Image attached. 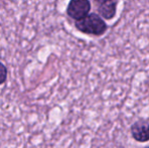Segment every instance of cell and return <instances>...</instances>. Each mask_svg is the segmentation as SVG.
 Instances as JSON below:
<instances>
[{
    "label": "cell",
    "instance_id": "obj_2",
    "mask_svg": "<svg viewBox=\"0 0 149 148\" xmlns=\"http://www.w3.org/2000/svg\"><path fill=\"white\" fill-rule=\"evenodd\" d=\"M89 0H70L67 6V14L75 20H80L88 15L90 10Z\"/></svg>",
    "mask_w": 149,
    "mask_h": 148
},
{
    "label": "cell",
    "instance_id": "obj_1",
    "mask_svg": "<svg viewBox=\"0 0 149 148\" xmlns=\"http://www.w3.org/2000/svg\"><path fill=\"white\" fill-rule=\"evenodd\" d=\"M75 26L78 31L86 35L102 36L107 32V24L100 15L91 13L80 20H76Z\"/></svg>",
    "mask_w": 149,
    "mask_h": 148
},
{
    "label": "cell",
    "instance_id": "obj_4",
    "mask_svg": "<svg viewBox=\"0 0 149 148\" xmlns=\"http://www.w3.org/2000/svg\"><path fill=\"white\" fill-rule=\"evenodd\" d=\"M132 137L138 142H146L149 141V123L136 122L131 127Z\"/></svg>",
    "mask_w": 149,
    "mask_h": 148
},
{
    "label": "cell",
    "instance_id": "obj_6",
    "mask_svg": "<svg viewBox=\"0 0 149 148\" xmlns=\"http://www.w3.org/2000/svg\"><path fill=\"white\" fill-rule=\"evenodd\" d=\"M148 148H149V147H148Z\"/></svg>",
    "mask_w": 149,
    "mask_h": 148
},
{
    "label": "cell",
    "instance_id": "obj_5",
    "mask_svg": "<svg viewBox=\"0 0 149 148\" xmlns=\"http://www.w3.org/2000/svg\"><path fill=\"white\" fill-rule=\"evenodd\" d=\"M6 77H7V70L6 67L2 63H0V84H3L6 81Z\"/></svg>",
    "mask_w": 149,
    "mask_h": 148
},
{
    "label": "cell",
    "instance_id": "obj_3",
    "mask_svg": "<svg viewBox=\"0 0 149 148\" xmlns=\"http://www.w3.org/2000/svg\"><path fill=\"white\" fill-rule=\"evenodd\" d=\"M100 14L106 19H112L116 15L118 0H94Z\"/></svg>",
    "mask_w": 149,
    "mask_h": 148
}]
</instances>
